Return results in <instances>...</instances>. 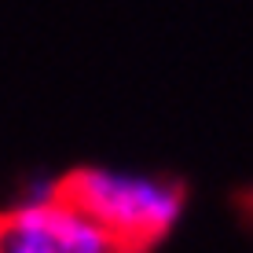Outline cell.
Returning a JSON list of instances; mask_svg holds the SVG:
<instances>
[{
	"label": "cell",
	"mask_w": 253,
	"mask_h": 253,
	"mask_svg": "<svg viewBox=\"0 0 253 253\" xmlns=\"http://www.w3.org/2000/svg\"><path fill=\"white\" fill-rule=\"evenodd\" d=\"M0 253H132L107 228L63 198L59 180L33 184L0 213Z\"/></svg>",
	"instance_id": "7a4b0ae2"
},
{
	"label": "cell",
	"mask_w": 253,
	"mask_h": 253,
	"mask_svg": "<svg viewBox=\"0 0 253 253\" xmlns=\"http://www.w3.org/2000/svg\"><path fill=\"white\" fill-rule=\"evenodd\" d=\"M59 191L132 253L162 242L187 209L180 180L121 165H81L59 176Z\"/></svg>",
	"instance_id": "6da1fadb"
}]
</instances>
